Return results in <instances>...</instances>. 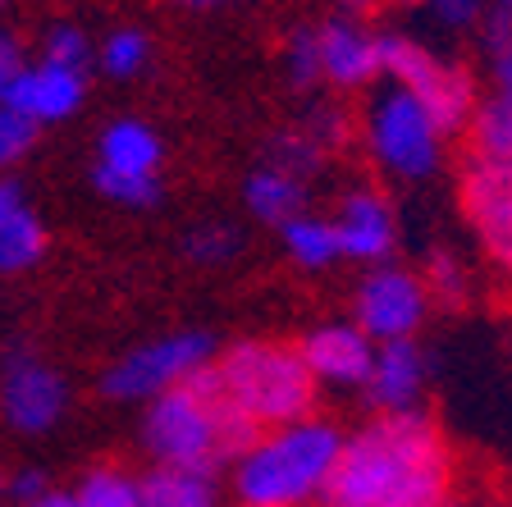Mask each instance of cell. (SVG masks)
Here are the masks:
<instances>
[{"instance_id": "obj_14", "label": "cell", "mask_w": 512, "mask_h": 507, "mask_svg": "<svg viewBox=\"0 0 512 507\" xmlns=\"http://www.w3.org/2000/svg\"><path fill=\"white\" fill-rule=\"evenodd\" d=\"M485 92L467 124V142L480 156H512V19L494 14L480 23Z\"/></svg>"}, {"instance_id": "obj_21", "label": "cell", "mask_w": 512, "mask_h": 507, "mask_svg": "<svg viewBox=\"0 0 512 507\" xmlns=\"http://www.w3.org/2000/svg\"><path fill=\"white\" fill-rule=\"evenodd\" d=\"M138 476H142V507H220V476H211V471L147 466Z\"/></svg>"}, {"instance_id": "obj_4", "label": "cell", "mask_w": 512, "mask_h": 507, "mask_svg": "<svg viewBox=\"0 0 512 507\" xmlns=\"http://www.w3.org/2000/svg\"><path fill=\"white\" fill-rule=\"evenodd\" d=\"M352 142L362 147L366 165L384 183H403V188L439 179L453 151V138L435 124V115L389 78L362 92V106L352 115Z\"/></svg>"}, {"instance_id": "obj_2", "label": "cell", "mask_w": 512, "mask_h": 507, "mask_svg": "<svg viewBox=\"0 0 512 507\" xmlns=\"http://www.w3.org/2000/svg\"><path fill=\"white\" fill-rule=\"evenodd\" d=\"M339 453L343 425L320 412L261 430L224 466L229 498L234 507H325Z\"/></svg>"}, {"instance_id": "obj_8", "label": "cell", "mask_w": 512, "mask_h": 507, "mask_svg": "<svg viewBox=\"0 0 512 507\" xmlns=\"http://www.w3.org/2000/svg\"><path fill=\"white\" fill-rule=\"evenodd\" d=\"M92 188L124 211H151L165 188V138L138 115H115L92 142Z\"/></svg>"}, {"instance_id": "obj_31", "label": "cell", "mask_w": 512, "mask_h": 507, "mask_svg": "<svg viewBox=\"0 0 512 507\" xmlns=\"http://www.w3.org/2000/svg\"><path fill=\"white\" fill-rule=\"evenodd\" d=\"M23 206H28V192L19 188V179H0V233L10 229Z\"/></svg>"}, {"instance_id": "obj_10", "label": "cell", "mask_w": 512, "mask_h": 507, "mask_svg": "<svg viewBox=\"0 0 512 507\" xmlns=\"http://www.w3.org/2000/svg\"><path fill=\"white\" fill-rule=\"evenodd\" d=\"M430 311H435V302H430V288L421 279V270L384 261L357 275L348 320L380 348V343H416Z\"/></svg>"}, {"instance_id": "obj_29", "label": "cell", "mask_w": 512, "mask_h": 507, "mask_svg": "<svg viewBox=\"0 0 512 507\" xmlns=\"http://www.w3.org/2000/svg\"><path fill=\"white\" fill-rule=\"evenodd\" d=\"M426 14L444 32H471L490 19V0H426Z\"/></svg>"}, {"instance_id": "obj_32", "label": "cell", "mask_w": 512, "mask_h": 507, "mask_svg": "<svg viewBox=\"0 0 512 507\" xmlns=\"http://www.w3.org/2000/svg\"><path fill=\"white\" fill-rule=\"evenodd\" d=\"M174 10H188V14H220V10H234L243 0H170Z\"/></svg>"}, {"instance_id": "obj_7", "label": "cell", "mask_w": 512, "mask_h": 507, "mask_svg": "<svg viewBox=\"0 0 512 507\" xmlns=\"http://www.w3.org/2000/svg\"><path fill=\"white\" fill-rule=\"evenodd\" d=\"M384 78L412 92L448 138H467V124L480 106V78L462 60L439 55L435 46L416 42L407 32L384 28Z\"/></svg>"}, {"instance_id": "obj_33", "label": "cell", "mask_w": 512, "mask_h": 507, "mask_svg": "<svg viewBox=\"0 0 512 507\" xmlns=\"http://www.w3.org/2000/svg\"><path fill=\"white\" fill-rule=\"evenodd\" d=\"M14 507H74V498H69V489H42L37 498H28V503H14Z\"/></svg>"}, {"instance_id": "obj_18", "label": "cell", "mask_w": 512, "mask_h": 507, "mask_svg": "<svg viewBox=\"0 0 512 507\" xmlns=\"http://www.w3.org/2000/svg\"><path fill=\"white\" fill-rule=\"evenodd\" d=\"M243 211L266 229H284L293 215L311 211V183L261 156L243 179Z\"/></svg>"}, {"instance_id": "obj_34", "label": "cell", "mask_w": 512, "mask_h": 507, "mask_svg": "<svg viewBox=\"0 0 512 507\" xmlns=\"http://www.w3.org/2000/svg\"><path fill=\"white\" fill-rule=\"evenodd\" d=\"M371 5H375V0H343V10H357V14H366Z\"/></svg>"}, {"instance_id": "obj_15", "label": "cell", "mask_w": 512, "mask_h": 507, "mask_svg": "<svg viewBox=\"0 0 512 507\" xmlns=\"http://www.w3.org/2000/svg\"><path fill=\"white\" fill-rule=\"evenodd\" d=\"M298 357L307 366V375L316 380V389L334 393H362L366 370H371L375 343L352 325L348 316H325L316 325H307L298 338Z\"/></svg>"}, {"instance_id": "obj_27", "label": "cell", "mask_w": 512, "mask_h": 507, "mask_svg": "<svg viewBox=\"0 0 512 507\" xmlns=\"http://www.w3.org/2000/svg\"><path fill=\"white\" fill-rule=\"evenodd\" d=\"M284 78L293 92H320V55H316V23H298L284 37Z\"/></svg>"}, {"instance_id": "obj_1", "label": "cell", "mask_w": 512, "mask_h": 507, "mask_svg": "<svg viewBox=\"0 0 512 507\" xmlns=\"http://www.w3.org/2000/svg\"><path fill=\"white\" fill-rule=\"evenodd\" d=\"M458 462L426 412L366 416L343 430L325 507H453Z\"/></svg>"}, {"instance_id": "obj_20", "label": "cell", "mask_w": 512, "mask_h": 507, "mask_svg": "<svg viewBox=\"0 0 512 507\" xmlns=\"http://www.w3.org/2000/svg\"><path fill=\"white\" fill-rule=\"evenodd\" d=\"M275 233H279L284 261L293 270H302V275H330L334 265H343L339 238H334V224L325 211H302Z\"/></svg>"}, {"instance_id": "obj_26", "label": "cell", "mask_w": 512, "mask_h": 507, "mask_svg": "<svg viewBox=\"0 0 512 507\" xmlns=\"http://www.w3.org/2000/svg\"><path fill=\"white\" fill-rule=\"evenodd\" d=\"M421 279H426L435 307H462L471 297V265L453 247H435L421 265Z\"/></svg>"}, {"instance_id": "obj_30", "label": "cell", "mask_w": 512, "mask_h": 507, "mask_svg": "<svg viewBox=\"0 0 512 507\" xmlns=\"http://www.w3.org/2000/svg\"><path fill=\"white\" fill-rule=\"evenodd\" d=\"M32 64V46L23 42V32H14L10 23H0V101L19 83V74Z\"/></svg>"}, {"instance_id": "obj_9", "label": "cell", "mask_w": 512, "mask_h": 507, "mask_svg": "<svg viewBox=\"0 0 512 507\" xmlns=\"http://www.w3.org/2000/svg\"><path fill=\"white\" fill-rule=\"evenodd\" d=\"M69 380L37 343H5L0 348V425L19 439H42L60 430L69 416Z\"/></svg>"}, {"instance_id": "obj_13", "label": "cell", "mask_w": 512, "mask_h": 507, "mask_svg": "<svg viewBox=\"0 0 512 507\" xmlns=\"http://www.w3.org/2000/svg\"><path fill=\"white\" fill-rule=\"evenodd\" d=\"M325 215L334 224L343 261L362 265V270L394 261L403 224H398L394 197L380 183H352V188H343L339 201H334V211H325Z\"/></svg>"}, {"instance_id": "obj_3", "label": "cell", "mask_w": 512, "mask_h": 507, "mask_svg": "<svg viewBox=\"0 0 512 507\" xmlns=\"http://www.w3.org/2000/svg\"><path fill=\"white\" fill-rule=\"evenodd\" d=\"M215 398L229 407L247 434L275 430V425H293L302 416L316 412V380L307 375L293 338H234L215 348V361L206 370Z\"/></svg>"}, {"instance_id": "obj_12", "label": "cell", "mask_w": 512, "mask_h": 507, "mask_svg": "<svg viewBox=\"0 0 512 507\" xmlns=\"http://www.w3.org/2000/svg\"><path fill=\"white\" fill-rule=\"evenodd\" d=\"M316 55L325 92L362 96L384 83V28H375L371 14L334 10L316 19Z\"/></svg>"}, {"instance_id": "obj_16", "label": "cell", "mask_w": 512, "mask_h": 507, "mask_svg": "<svg viewBox=\"0 0 512 507\" xmlns=\"http://www.w3.org/2000/svg\"><path fill=\"white\" fill-rule=\"evenodd\" d=\"M87 78L78 69H60V64H46L32 55V64L19 74V83L5 92L0 106H10L14 115H23L37 133L42 128H60L87 106Z\"/></svg>"}, {"instance_id": "obj_37", "label": "cell", "mask_w": 512, "mask_h": 507, "mask_svg": "<svg viewBox=\"0 0 512 507\" xmlns=\"http://www.w3.org/2000/svg\"><path fill=\"white\" fill-rule=\"evenodd\" d=\"M0 498H5V471H0Z\"/></svg>"}, {"instance_id": "obj_22", "label": "cell", "mask_w": 512, "mask_h": 507, "mask_svg": "<svg viewBox=\"0 0 512 507\" xmlns=\"http://www.w3.org/2000/svg\"><path fill=\"white\" fill-rule=\"evenodd\" d=\"M74 507H142V476L124 462H96L69 485Z\"/></svg>"}, {"instance_id": "obj_17", "label": "cell", "mask_w": 512, "mask_h": 507, "mask_svg": "<svg viewBox=\"0 0 512 507\" xmlns=\"http://www.w3.org/2000/svg\"><path fill=\"white\" fill-rule=\"evenodd\" d=\"M430 384V361L421 343H380L371 357L362 384V402L371 407V416H403L421 412Z\"/></svg>"}, {"instance_id": "obj_25", "label": "cell", "mask_w": 512, "mask_h": 507, "mask_svg": "<svg viewBox=\"0 0 512 507\" xmlns=\"http://www.w3.org/2000/svg\"><path fill=\"white\" fill-rule=\"evenodd\" d=\"M37 60L60 64V69H78V74H92V55H96V37L83 28L78 19H55L37 32Z\"/></svg>"}, {"instance_id": "obj_5", "label": "cell", "mask_w": 512, "mask_h": 507, "mask_svg": "<svg viewBox=\"0 0 512 507\" xmlns=\"http://www.w3.org/2000/svg\"><path fill=\"white\" fill-rule=\"evenodd\" d=\"M252 434L229 416L215 398L211 380L197 375L192 384L165 393V398L138 407V444L147 466H174V471H220Z\"/></svg>"}, {"instance_id": "obj_28", "label": "cell", "mask_w": 512, "mask_h": 507, "mask_svg": "<svg viewBox=\"0 0 512 507\" xmlns=\"http://www.w3.org/2000/svg\"><path fill=\"white\" fill-rule=\"evenodd\" d=\"M37 138H42V133H37L28 119L14 115L10 106H0V179H14V169L32 156Z\"/></svg>"}, {"instance_id": "obj_36", "label": "cell", "mask_w": 512, "mask_h": 507, "mask_svg": "<svg viewBox=\"0 0 512 507\" xmlns=\"http://www.w3.org/2000/svg\"><path fill=\"white\" fill-rule=\"evenodd\" d=\"M394 5H403V10H426V0H394Z\"/></svg>"}, {"instance_id": "obj_11", "label": "cell", "mask_w": 512, "mask_h": 507, "mask_svg": "<svg viewBox=\"0 0 512 507\" xmlns=\"http://www.w3.org/2000/svg\"><path fill=\"white\" fill-rule=\"evenodd\" d=\"M458 206L485 261L512 279V156L467 151L458 169Z\"/></svg>"}, {"instance_id": "obj_38", "label": "cell", "mask_w": 512, "mask_h": 507, "mask_svg": "<svg viewBox=\"0 0 512 507\" xmlns=\"http://www.w3.org/2000/svg\"><path fill=\"white\" fill-rule=\"evenodd\" d=\"M5 5H10V0H0V14H5Z\"/></svg>"}, {"instance_id": "obj_19", "label": "cell", "mask_w": 512, "mask_h": 507, "mask_svg": "<svg viewBox=\"0 0 512 507\" xmlns=\"http://www.w3.org/2000/svg\"><path fill=\"white\" fill-rule=\"evenodd\" d=\"M156 69V37L138 23H115L96 37L92 74L110 78V83H142Z\"/></svg>"}, {"instance_id": "obj_35", "label": "cell", "mask_w": 512, "mask_h": 507, "mask_svg": "<svg viewBox=\"0 0 512 507\" xmlns=\"http://www.w3.org/2000/svg\"><path fill=\"white\" fill-rule=\"evenodd\" d=\"M490 10L494 14H508V19H512V0H490Z\"/></svg>"}, {"instance_id": "obj_6", "label": "cell", "mask_w": 512, "mask_h": 507, "mask_svg": "<svg viewBox=\"0 0 512 507\" xmlns=\"http://www.w3.org/2000/svg\"><path fill=\"white\" fill-rule=\"evenodd\" d=\"M215 348L220 343L206 329H165V334H151L133 348H124L119 357H110L96 389L106 402H119V407H147V402L206 375L215 361Z\"/></svg>"}, {"instance_id": "obj_23", "label": "cell", "mask_w": 512, "mask_h": 507, "mask_svg": "<svg viewBox=\"0 0 512 507\" xmlns=\"http://www.w3.org/2000/svg\"><path fill=\"white\" fill-rule=\"evenodd\" d=\"M179 247H183V261L197 265V270H224V265H234L247 252V238H243V224L211 215V220L188 224Z\"/></svg>"}, {"instance_id": "obj_24", "label": "cell", "mask_w": 512, "mask_h": 507, "mask_svg": "<svg viewBox=\"0 0 512 507\" xmlns=\"http://www.w3.org/2000/svg\"><path fill=\"white\" fill-rule=\"evenodd\" d=\"M51 252V233H46V220L32 211V201L14 215V224L0 233V275H28L46 261Z\"/></svg>"}]
</instances>
